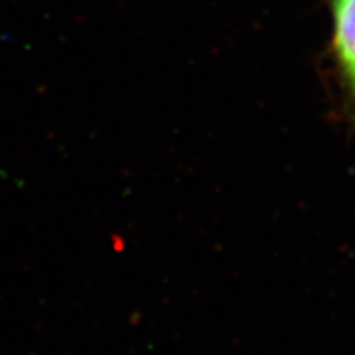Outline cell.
Here are the masks:
<instances>
[{
	"mask_svg": "<svg viewBox=\"0 0 355 355\" xmlns=\"http://www.w3.org/2000/svg\"><path fill=\"white\" fill-rule=\"evenodd\" d=\"M324 2L331 17V63L345 104L355 115V0Z\"/></svg>",
	"mask_w": 355,
	"mask_h": 355,
	"instance_id": "cell-1",
	"label": "cell"
}]
</instances>
